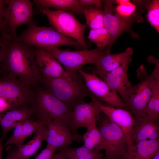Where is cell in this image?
<instances>
[{
	"instance_id": "cell-1",
	"label": "cell",
	"mask_w": 159,
	"mask_h": 159,
	"mask_svg": "<svg viewBox=\"0 0 159 159\" xmlns=\"http://www.w3.org/2000/svg\"><path fill=\"white\" fill-rule=\"evenodd\" d=\"M0 52L2 77L16 78L31 87L41 80L36 61L35 48L11 36L5 31L0 32Z\"/></svg>"
},
{
	"instance_id": "cell-2",
	"label": "cell",
	"mask_w": 159,
	"mask_h": 159,
	"mask_svg": "<svg viewBox=\"0 0 159 159\" xmlns=\"http://www.w3.org/2000/svg\"><path fill=\"white\" fill-rule=\"evenodd\" d=\"M35 112L40 122L44 124L52 120H59L65 123L70 129L74 141L83 142L82 137L80 135L75 126L73 117V109L57 99L44 88L37 92Z\"/></svg>"
},
{
	"instance_id": "cell-3",
	"label": "cell",
	"mask_w": 159,
	"mask_h": 159,
	"mask_svg": "<svg viewBox=\"0 0 159 159\" xmlns=\"http://www.w3.org/2000/svg\"><path fill=\"white\" fill-rule=\"evenodd\" d=\"M21 41L35 48L45 49L62 46L82 48L76 40L62 35L53 27L39 26L33 21L18 37Z\"/></svg>"
},
{
	"instance_id": "cell-4",
	"label": "cell",
	"mask_w": 159,
	"mask_h": 159,
	"mask_svg": "<svg viewBox=\"0 0 159 159\" xmlns=\"http://www.w3.org/2000/svg\"><path fill=\"white\" fill-rule=\"evenodd\" d=\"M41 82L45 89L73 109L77 105L85 102V98L91 94L81 80L65 77L42 78Z\"/></svg>"
},
{
	"instance_id": "cell-5",
	"label": "cell",
	"mask_w": 159,
	"mask_h": 159,
	"mask_svg": "<svg viewBox=\"0 0 159 159\" xmlns=\"http://www.w3.org/2000/svg\"><path fill=\"white\" fill-rule=\"evenodd\" d=\"M63 66L65 71L73 80H80L77 73L84 65L95 64L103 53L105 48L83 49L79 51L62 50L58 48L45 49Z\"/></svg>"
},
{
	"instance_id": "cell-6",
	"label": "cell",
	"mask_w": 159,
	"mask_h": 159,
	"mask_svg": "<svg viewBox=\"0 0 159 159\" xmlns=\"http://www.w3.org/2000/svg\"><path fill=\"white\" fill-rule=\"evenodd\" d=\"M137 77L140 82L132 87L128 111L134 118L145 116V111L151 97L153 88L159 77L153 73L148 74L146 68L142 65L137 69Z\"/></svg>"
},
{
	"instance_id": "cell-7",
	"label": "cell",
	"mask_w": 159,
	"mask_h": 159,
	"mask_svg": "<svg viewBox=\"0 0 159 159\" xmlns=\"http://www.w3.org/2000/svg\"><path fill=\"white\" fill-rule=\"evenodd\" d=\"M41 11L47 16L50 24L59 32L76 40L83 49H87L84 36L87 25L81 23L73 13L49 8L41 9Z\"/></svg>"
},
{
	"instance_id": "cell-8",
	"label": "cell",
	"mask_w": 159,
	"mask_h": 159,
	"mask_svg": "<svg viewBox=\"0 0 159 159\" xmlns=\"http://www.w3.org/2000/svg\"><path fill=\"white\" fill-rule=\"evenodd\" d=\"M97 127L106 143L105 159H122L127 152V143L120 128L106 116L100 117Z\"/></svg>"
},
{
	"instance_id": "cell-9",
	"label": "cell",
	"mask_w": 159,
	"mask_h": 159,
	"mask_svg": "<svg viewBox=\"0 0 159 159\" xmlns=\"http://www.w3.org/2000/svg\"><path fill=\"white\" fill-rule=\"evenodd\" d=\"M4 14V24L1 29L11 36L17 37L16 30L20 26L33 21L32 4L29 0H7Z\"/></svg>"
},
{
	"instance_id": "cell-10",
	"label": "cell",
	"mask_w": 159,
	"mask_h": 159,
	"mask_svg": "<svg viewBox=\"0 0 159 159\" xmlns=\"http://www.w3.org/2000/svg\"><path fill=\"white\" fill-rule=\"evenodd\" d=\"M132 61L131 57L119 67L108 72L100 70L95 67L91 69L93 74L102 80L120 96L126 105L127 110L132 86L128 78V69Z\"/></svg>"
},
{
	"instance_id": "cell-11",
	"label": "cell",
	"mask_w": 159,
	"mask_h": 159,
	"mask_svg": "<svg viewBox=\"0 0 159 159\" xmlns=\"http://www.w3.org/2000/svg\"><path fill=\"white\" fill-rule=\"evenodd\" d=\"M0 82V97L9 103V110L26 106L27 104L33 101L34 96L31 87L18 79L4 77Z\"/></svg>"
},
{
	"instance_id": "cell-12",
	"label": "cell",
	"mask_w": 159,
	"mask_h": 159,
	"mask_svg": "<svg viewBox=\"0 0 159 159\" xmlns=\"http://www.w3.org/2000/svg\"><path fill=\"white\" fill-rule=\"evenodd\" d=\"M78 72L84 79L85 84L91 94L96 99L114 107L127 110L125 104L117 93L102 80L93 74L85 72L82 69Z\"/></svg>"
},
{
	"instance_id": "cell-13",
	"label": "cell",
	"mask_w": 159,
	"mask_h": 159,
	"mask_svg": "<svg viewBox=\"0 0 159 159\" xmlns=\"http://www.w3.org/2000/svg\"><path fill=\"white\" fill-rule=\"evenodd\" d=\"M90 96L92 100L95 102L102 112H103L110 120L117 125L123 132L127 143V153L134 150L135 144L132 138V132L134 119L132 113L126 110L104 105L92 95H90Z\"/></svg>"
},
{
	"instance_id": "cell-14",
	"label": "cell",
	"mask_w": 159,
	"mask_h": 159,
	"mask_svg": "<svg viewBox=\"0 0 159 159\" xmlns=\"http://www.w3.org/2000/svg\"><path fill=\"white\" fill-rule=\"evenodd\" d=\"M103 2L104 27L110 37V43L106 49L110 51L111 47L118 37L129 29L132 20L131 18H123L115 12L114 13L115 7L112 5V1L105 0Z\"/></svg>"
},
{
	"instance_id": "cell-15",
	"label": "cell",
	"mask_w": 159,
	"mask_h": 159,
	"mask_svg": "<svg viewBox=\"0 0 159 159\" xmlns=\"http://www.w3.org/2000/svg\"><path fill=\"white\" fill-rule=\"evenodd\" d=\"M35 48L36 62L41 78L72 79L60 63L47 51L42 48Z\"/></svg>"
},
{
	"instance_id": "cell-16",
	"label": "cell",
	"mask_w": 159,
	"mask_h": 159,
	"mask_svg": "<svg viewBox=\"0 0 159 159\" xmlns=\"http://www.w3.org/2000/svg\"><path fill=\"white\" fill-rule=\"evenodd\" d=\"M46 128L45 141L47 144L56 149L69 147L74 141V138L69 127L59 120L48 121L44 124Z\"/></svg>"
},
{
	"instance_id": "cell-17",
	"label": "cell",
	"mask_w": 159,
	"mask_h": 159,
	"mask_svg": "<svg viewBox=\"0 0 159 159\" xmlns=\"http://www.w3.org/2000/svg\"><path fill=\"white\" fill-rule=\"evenodd\" d=\"M102 111L93 100L88 103L84 102L76 105L73 108V117L76 128H87L96 124Z\"/></svg>"
},
{
	"instance_id": "cell-18",
	"label": "cell",
	"mask_w": 159,
	"mask_h": 159,
	"mask_svg": "<svg viewBox=\"0 0 159 159\" xmlns=\"http://www.w3.org/2000/svg\"><path fill=\"white\" fill-rule=\"evenodd\" d=\"M134 118L132 137L135 144L145 140H159L158 121L152 120L146 116Z\"/></svg>"
},
{
	"instance_id": "cell-19",
	"label": "cell",
	"mask_w": 159,
	"mask_h": 159,
	"mask_svg": "<svg viewBox=\"0 0 159 159\" xmlns=\"http://www.w3.org/2000/svg\"><path fill=\"white\" fill-rule=\"evenodd\" d=\"M35 112L34 107L27 106L0 112V125L3 131V139L8 132L24 121L30 119Z\"/></svg>"
},
{
	"instance_id": "cell-20",
	"label": "cell",
	"mask_w": 159,
	"mask_h": 159,
	"mask_svg": "<svg viewBox=\"0 0 159 159\" xmlns=\"http://www.w3.org/2000/svg\"><path fill=\"white\" fill-rule=\"evenodd\" d=\"M133 53L131 47L127 48L124 52L111 54L106 49L94 64L95 67L105 72H110L119 67L130 58Z\"/></svg>"
},
{
	"instance_id": "cell-21",
	"label": "cell",
	"mask_w": 159,
	"mask_h": 159,
	"mask_svg": "<svg viewBox=\"0 0 159 159\" xmlns=\"http://www.w3.org/2000/svg\"><path fill=\"white\" fill-rule=\"evenodd\" d=\"M46 134V128L44 124L29 141L10 151L8 154L14 159H28L37 152L42 142L45 141Z\"/></svg>"
},
{
	"instance_id": "cell-22",
	"label": "cell",
	"mask_w": 159,
	"mask_h": 159,
	"mask_svg": "<svg viewBox=\"0 0 159 159\" xmlns=\"http://www.w3.org/2000/svg\"><path fill=\"white\" fill-rule=\"evenodd\" d=\"M44 124L39 121H35L31 119L21 122L14 128L13 133L7 141L4 146L13 145L17 148L22 144L29 136L36 132Z\"/></svg>"
},
{
	"instance_id": "cell-23",
	"label": "cell",
	"mask_w": 159,
	"mask_h": 159,
	"mask_svg": "<svg viewBox=\"0 0 159 159\" xmlns=\"http://www.w3.org/2000/svg\"><path fill=\"white\" fill-rule=\"evenodd\" d=\"M159 150V140H145L135 144V149L127 153L122 159H151Z\"/></svg>"
},
{
	"instance_id": "cell-24",
	"label": "cell",
	"mask_w": 159,
	"mask_h": 159,
	"mask_svg": "<svg viewBox=\"0 0 159 159\" xmlns=\"http://www.w3.org/2000/svg\"><path fill=\"white\" fill-rule=\"evenodd\" d=\"M34 1L41 9L53 8L56 10L84 14L83 9L79 0H34Z\"/></svg>"
},
{
	"instance_id": "cell-25",
	"label": "cell",
	"mask_w": 159,
	"mask_h": 159,
	"mask_svg": "<svg viewBox=\"0 0 159 159\" xmlns=\"http://www.w3.org/2000/svg\"><path fill=\"white\" fill-rule=\"evenodd\" d=\"M82 137L83 145L90 150L100 153L105 150L106 146L105 141L96 126V124L88 128Z\"/></svg>"
},
{
	"instance_id": "cell-26",
	"label": "cell",
	"mask_w": 159,
	"mask_h": 159,
	"mask_svg": "<svg viewBox=\"0 0 159 159\" xmlns=\"http://www.w3.org/2000/svg\"><path fill=\"white\" fill-rule=\"evenodd\" d=\"M145 115L154 120L159 122V82L154 86L150 100L147 106Z\"/></svg>"
},
{
	"instance_id": "cell-27",
	"label": "cell",
	"mask_w": 159,
	"mask_h": 159,
	"mask_svg": "<svg viewBox=\"0 0 159 159\" xmlns=\"http://www.w3.org/2000/svg\"><path fill=\"white\" fill-rule=\"evenodd\" d=\"M83 11L86 18V25L90 29L104 26L103 9H83Z\"/></svg>"
},
{
	"instance_id": "cell-28",
	"label": "cell",
	"mask_w": 159,
	"mask_h": 159,
	"mask_svg": "<svg viewBox=\"0 0 159 159\" xmlns=\"http://www.w3.org/2000/svg\"><path fill=\"white\" fill-rule=\"evenodd\" d=\"M87 38L100 48H105L108 46L110 41L109 34L105 28L90 29Z\"/></svg>"
},
{
	"instance_id": "cell-29",
	"label": "cell",
	"mask_w": 159,
	"mask_h": 159,
	"mask_svg": "<svg viewBox=\"0 0 159 159\" xmlns=\"http://www.w3.org/2000/svg\"><path fill=\"white\" fill-rule=\"evenodd\" d=\"M146 17L148 22L159 32V1H152L147 7Z\"/></svg>"
},
{
	"instance_id": "cell-30",
	"label": "cell",
	"mask_w": 159,
	"mask_h": 159,
	"mask_svg": "<svg viewBox=\"0 0 159 159\" xmlns=\"http://www.w3.org/2000/svg\"><path fill=\"white\" fill-rule=\"evenodd\" d=\"M136 9L134 4L129 1L123 4L118 5L115 7V11L119 15L125 18H132Z\"/></svg>"
},
{
	"instance_id": "cell-31",
	"label": "cell",
	"mask_w": 159,
	"mask_h": 159,
	"mask_svg": "<svg viewBox=\"0 0 159 159\" xmlns=\"http://www.w3.org/2000/svg\"><path fill=\"white\" fill-rule=\"evenodd\" d=\"M62 149L64 151L66 159H76L90 151L84 145L74 148L68 147Z\"/></svg>"
},
{
	"instance_id": "cell-32",
	"label": "cell",
	"mask_w": 159,
	"mask_h": 159,
	"mask_svg": "<svg viewBox=\"0 0 159 159\" xmlns=\"http://www.w3.org/2000/svg\"><path fill=\"white\" fill-rule=\"evenodd\" d=\"M83 9H102L101 1L100 0H79Z\"/></svg>"
},
{
	"instance_id": "cell-33",
	"label": "cell",
	"mask_w": 159,
	"mask_h": 159,
	"mask_svg": "<svg viewBox=\"0 0 159 159\" xmlns=\"http://www.w3.org/2000/svg\"><path fill=\"white\" fill-rule=\"evenodd\" d=\"M57 149L47 144L34 159H50L52 155L55 153Z\"/></svg>"
},
{
	"instance_id": "cell-34",
	"label": "cell",
	"mask_w": 159,
	"mask_h": 159,
	"mask_svg": "<svg viewBox=\"0 0 159 159\" xmlns=\"http://www.w3.org/2000/svg\"><path fill=\"white\" fill-rule=\"evenodd\" d=\"M104 154L90 150L88 153L75 159H103Z\"/></svg>"
},
{
	"instance_id": "cell-35",
	"label": "cell",
	"mask_w": 159,
	"mask_h": 159,
	"mask_svg": "<svg viewBox=\"0 0 159 159\" xmlns=\"http://www.w3.org/2000/svg\"><path fill=\"white\" fill-rule=\"evenodd\" d=\"M7 0H0V29L4 26V14Z\"/></svg>"
},
{
	"instance_id": "cell-36",
	"label": "cell",
	"mask_w": 159,
	"mask_h": 159,
	"mask_svg": "<svg viewBox=\"0 0 159 159\" xmlns=\"http://www.w3.org/2000/svg\"><path fill=\"white\" fill-rule=\"evenodd\" d=\"M9 107L8 102L4 98L0 97V112L9 110Z\"/></svg>"
},
{
	"instance_id": "cell-37",
	"label": "cell",
	"mask_w": 159,
	"mask_h": 159,
	"mask_svg": "<svg viewBox=\"0 0 159 159\" xmlns=\"http://www.w3.org/2000/svg\"><path fill=\"white\" fill-rule=\"evenodd\" d=\"M50 159H66L64 151L62 149L59 153H54Z\"/></svg>"
},
{
	"instance_id": "cell-38",
	"label": "cell",
	"mask_w": 159,
	"mask_h": 159,
	"mask_svg": "<svg viewBox=\"0 0 159 159\" xmlns=\"http://www.w3.org/2000/svg\"><path fill=\"white\" fill-rule=\"evenodd\" d=\"M3 139L2 138H0V159H2V151L4 147L2 144V142Z\"/></svg>"
},
{
	"instance_id": "cell-39",
	"label": "cell",
	"mask_w": 159,
	"mask_h": 159,
	"mask_svg": "<svg viewBox=\"0 0 159 159\" xmlns=\"http://www.w3.org/2000/svg\"><path fill=\"white\" fill-rule=\"evenodd\" d=\"M129 1L128 0H117L115 1V2L116 4L120 5L125 3Z\"/></svg>"
},
{
	"instance_id": "cell-40",
	"label": "cell",
	"mask_w": 159,
	"mask_h": 159,
	"mask_svg": "<svg viewBox=\"0 0 159 159\" xmlns=\"http://www.w3.org/2000/svg\"><path fill=\"white\" fill-rule=\"evenodd\" d=\"M151 159H159V150L154 154Z\"/></svg>"
},
{
	"instance_id": "cell-41",
	"label": "cell",
	"mask_w": 159,
	"mask_h": 159,
	"mask_svg": "<svg viewBox=\"0 0 159 159\" xmlns=\"http://www.w3.org/2000/svg\"><path fill=\"white\" fill-rule=\"evenodd\" d=\"M6 159H14L9 155H8Z\"/></svg>"
},
{
	"instance_id": "cell-42",
	"label": "cell",
	"mask_w": 159,
	"mask_h": 159,
	"mask_svg": "<svg viewBox=\"0 0 159 159\" xmlns=\"http://www.w3.org/2000/svg\"><path fill=\"white\" fill-rule=\"evenodd\" d=\"M3 74V72L2 70L0 68V80Z\"/></svg>"
},
{
	"instance_id": "cell-43",
	"label": "cell",
	"mask_w": 159,
	"mask_h": 159,
	"mask_svg": "<svg viewBox=\"0 0 159 159\" xmlns=\"http://www.w3.org/2000/svg\"><path fill=\"white\" fill-rule=\"evenodd\" d=\"M1 52H0V67L1 66Z\"/></svg>"
},
{
	"instance_id": "cell-44",
	"label": "cell",
	"mask_w": 159,
	"mask_h": 159,
	"mask_svg": "<svg viewBox=\"0 0 159 159\" xmlns=\"http://www.w3.org/2000/svg\"><path fill=\"white\" fill-rule=\"evenodd\" d=\"M1 37H0V45L1 44Z\"/></svg>"
},
{
	"instance_id": "cell-45",
	"label": "cell",
	"mask_w": 159,
	"mask_h": 159,
	"mask_svg": "<svg viewBox=\"0 0 159 159\" xmlns=\"http://www.w3.org/2000/svg\"></svg>"
}]
</instances>
